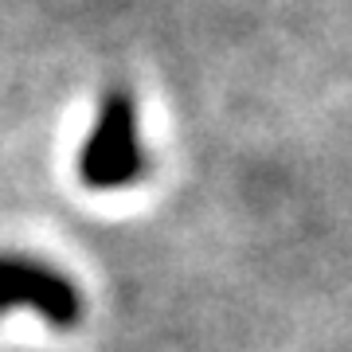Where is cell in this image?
I'll return each mask as SVG.
<instances>
[{"label":"cell","mask_w":352,"mask_h":352,"mask_svg":"<svg viewBox=\"0 0 352 352\" xmlns=\"http://www.w3.org/2000/svg\"><path fill=\"white\" fill-rule=\"evenodd\" d=\"M75 173L90 192H126L149 173V145L138 102L126 87L106 90L94 106L87 138L78 145Z\"/></svg>","instance_id":"6da1fadb"},{"label":"cell","mask_w":352,"mask_h":352,"mask_svg":"<svg viewBox=\"0 0 352 352\" xmlns=\"http://www.w3.org/2000/svg\"><path fill=\"white\" fill-rule=\"evenodd\" d=\"M32 314L51 329H75L82 321V289L63 266L39 254L0 251V317Z\"/></svg>","instance_id":"7a4b0ae2"}]
</instances>
